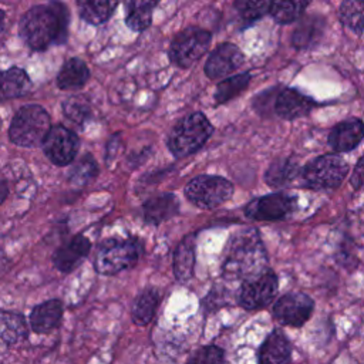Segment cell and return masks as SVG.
Segmentation results:
<instances>
[{
  "instance_id": "1",
  "label": "cell",
  "mask_w": 364,
  "mask_h": 364,
  "mask_svg": "<svg viewBox=\"0 0 364 364\" xmlns=\"http://www.w3.org/2000/svg\"><path fill=\"white\" fill-rule=\"evenodd\" d=\"M267 256L257 230L246 229L232 236L225 247L222 274L228 280H247L267 270Z\"/></svg>"
},
{
  "instance_id": "2",
  "label": "cell",
  "mask_w": 364,
  "mask_h": 364,
  "mask_svg": "<svg viewBox=\"0 0 364 364\" xmlns=\"http://www.w3.org/2000/svg\"><path fill=\"white\" fill-rule=\"evenodd\" d=\"M67 28L68 13L60 1L30 9L20 23V34L33 50H44L51 44L64 43Z\"/></svg>"
},
{
  "instance_id": "3",
  "label": "cell",
  "mask_w": 364,
  "mask_h": 364,
  "mask_svg": "<svg viewBox=\"0 0 364 364\" xmlns=\"http://www.w3.org/2000/svg\"><path fill=\"white\" fill-rule=\"evenodd\" d=\"M213 132V127L202 112L183 117L168 135V148L175 158H185L200 149Z\"/></svg>"
},
{
  "instance_id": "4",
  "label": "cell",
  "mask_w": 364,
  "mask_h": 364,
  "mask_svg": "<svg viewBox=\"0 0 364 364\" xmlns=\"http://www.w3.org/2000/svg\"><path fill=\"white\" fill-rule=\"evenodd\" d=\"M142 253V245L135 237H109L101 242L94 267L100 274L112 276L132 267Z\"/></svg>"
},
{
  "instance_id": "5",
  "label": "cell",
  "mask_w": 364,
  "mask_h": 364,
  "mask_svg": "<svg viewBox=\"0 0 364 364\" xmlns=\"http://www.w3.org/2000/svg\"><path fill=\"white\" fill-rule=\"evenodd\" d=\"M50 128V115L43 107L26 105L20 108L14 115L10 124L9 136L13 144L31 148L43 144Z\"/></svg>"
},
{
  "instance_id": "6",
  "label": "cell",
  "mask_w": 364,
  "mask_h": 364,
  "mask_svg": "<svg viewBox=\"0 0 364 364\" xmlns=\"http://www.w3.org/2000/svg\"><path fill=\"white\" fill-rule=\"evenodd\" d=\"M347 162L336 154H327L307 162L301 171L303 183L310 189H334L347 176Z\"/></svg>"
},
{
  "instance_id": "7",
  "label": "cell",
  "mask_w": 364,
  "mask_h": 364,
  "mask_svg": "<svg viewBox=\"0 0 364 364\" xmlns=\"http://www.w3.org/2000/svg\"><path fill=\"white\" fill-rule=\"evenodd\" d=\"M233 193V185L218 175H199L185 186L186 198L200 209H213Z\"/></svg>"
},
{
  "instance_id": "8",
  "label": "cell",
  "mask_w": 364,
  "mask_h": 364,
  "mask_svg": "<svg viewBox=\"0 0 364 364\" xmlns=\"http://www.w3.org/2000/svg\"><path fill=\"white\" fill-rule=\"evenodd\" d=\"M212 34L200 27H188L172 40L169 58L181 68L195 64L209 48Z\"/></svg>"
},
{
  "instance_id": "9",
  "label": "cell",
  "mask_w": 364,
  "mask_h": 364,
  "mask_svg": "<svg viewBox=\"0 0 364 364\" xmlns=\"http://www.w3.org/2000/svg\"><path fill=\"white\" fill-rule=\"evenodd\" d=\"M279 287L277 277L273 272L263 273L243 280L239 290V304L246 310H257L267 306L276 296Z\"/></svg>"
},
{
  "instance_id": "10",
  "label": "cell",
  "mask_w": 364,
  "mask_h": 364,
  "mask_svg": "<svg viewBox=\"0 0 364 364\" xmlns=\"http://www.w3.org/2000/svg\"><path fill=\"white\" fill-rule=\"evenodd\" d=\"M80 148L78 136L63 125L51 127L43 141L46 156L57 166L68 165L74 161Z\"/></svg>"
},
{
  "instance_id": "11",
  "label": "cell",
  "mask_w": 364,
  "mask_h": 364,
  "mask_svg": "<svg viewBox=\"0 0 364 364\" xmlns=\"http://www.w3.org/2000/svg\"><path fill=\"white\" fill-rule=\"evenodd\" d=\"M296 198L286 193H269L250 200L245 215L253 220H279L296 209Z\"/></svg>"
},
{
  "instance_id": "12",
  "label": "cell",
  "mask_w": 364,
  "mask_h": 364,
  "mask_svg": "<svg viewBox=\"0 0 364 364\" xmlns=\"http://www.w3.org/2000/svg\"><path fill=\"white\" fill-rule=\"evenodd\" d=\"M314 301L304 293L291 291L282 296L273 307L274 318L284 326L300 327L311 316Z\"/></svg>"
},
{
  "instance_id": "13",
  "label": "cell",
  "mask_w": 364,
  "mask_h": 364,
  "mask_svg": "<svg viewBox=\"0 0 364 364\" xmlns=\"http://www.w3.org/2000/svg\"><path fill=\"white\" fill-rule=\"evenodd\" d=\"M245 63V54L242 50L232 44H219L208 57L205 63V74L210 80H222L233 74Z\"/></svg>"
},
{
  "instance_id": "14",
  "label": "cell",
  "mask_w": 364,
  "mask_h": 364,
  "mask_svg": "<svg viewBox=\"0 0 364 364\" xmlns=\"http://www.w3.org/2000/svg\"><path fill=\"white\" fill-rule=\"evenodd\" d=\"M91 249L90 240L82 235H75L64 245L57 247L53 255L54 266L64 273L74 270L88 255Z\"/></svg>"
},
{
  "instance_id": "15",
  "label": "cell",
  "mask_w": 364,
  "mask_h": 364,
  "mask_svg": "<svg viewBox=\"0 0 364 364\" xmlns=\"http://www.w3.org/2000/svg\"><path fill=\"white\" fill-rule=\"evenodd\" d=\"M364 138V122L348 118L338 122L328 135V144L336 152L353 151Z\"/></svg>"
},
{
  "instance_id": "16",
  "label": "cell",
  "mask_w": 364,
  "mask_h": 364,
  "mask_svg": "<svg viewBox=\"0 0 364 364\" xmlns=\"http://www.w3.org/2000/svg\"><path fill=\"white\" fill-rule=\"evenodd\" d=\"M314 107V101L293 88L283 90L274 102L276 114L283 119H296L307 115Z\"/></svg>"
},
{
  "instance_id": "17",
  "label": "cell",
  "mask_w": 364,
  "mask_h": 364,
  "mask_svg": "<svg viewBox=\"0 0 364 364\" xmlns=\"http://www.w3.org/2000/svg\"><path fill=\"white\" fill-rule=\"evenodd\" d=\"M326 20L321 16L311 14L303 17L291 34V44L297 50H309L320 43L324 36Z\"/></svg>"
},
{
  "instance_id": "18",
  "label": "cell",
  "mask_w": 364,
  "mask_h": 364,
  "mask_svg": "<svg viewBox=\"0 0 364 364\" xmlns=\"http://www.w3.org/2000/svg\"><path fill=\"white\" fill-rule=\"evenodd\" d=\"M63 317V303L58 299L43 301L33 307L30 313V326L34 333L44 334L54 330Z\"/></svg>"
},
{
  "instance_id": "19",
  "label": "cell",
  "mask_w": 364,
  "mask_h": 364,
  "mask_svg": "<svg viewBox=\"0 0 364 364\" xmlns=\"http://www.w3.org/2000/svg\"><path fill=\"white\" fill-rule=\"evenodd\" d=\"M290 357L291 346L279 330L272 331L259 350V364H289Z\"/></svg>"
},
{
  "instance_id": "20",
  "label": "cell",
  "mask_w": 364,
  "mask_h": 364,
  "mask_svg": "<svg viewBox=\"0 0 364 364\" xmlns=\"http://www.w3.org/2000/svg\"><path fill=\"white\" fill-rule=\"evenodd\" d=\"M144 218L148 223L159 225L178 213L179 200L172 193H162L144 203Z\"/></svg>"
},
{
  "instance_id": "21",
  "label": "cell",
  "mask_w": 364,
  "mask_h": 364,
  "mask_svg": "<svg viewBox=\"0 0 364 364\" xmlns=\"http://www.w3.org/2000/svg\"><path fill=\"white\" fill-rule=\"evenodd\" d=\"M195 266V235L185 236L173 253V274L178 282L186 283L193 276Z\"/></svg>"
},
{
  "instance_id": "22",
  "label": "cell",
  "mask_w": 364,
  "mask_h": 364,
  "mask_svg": "<svg viewBox=\"0 0 364 364\" xmlns=\"http://www.w3.org/2000/svg\"><path fill=\"white\" fill-rule=\"evenodd\" d=\"M159 0H125V23L134 31H142L152 21V11Z\"/></svg>"
},
{
  "instance_id": "23",
  "label": "cell",
  "mask_w": 364,
  "mask_h": 364,
  "mask_svg": "<svg viewBox=\"0 0 364 364\" xmlns=\"http://www.w3.org/2000/svg\"><path fill=\"white\" fill-rule=\"evenodd\" d=\"M31 82L26 71L13 67L0 73V101L24 95Z\"/></svg>"
},
{
  "instance_id": "24",
  "label": "cell",
  "mask_w": 364,
  "mask_h": 364,
  "mask_svg": "<svg viewBox=\"0 0 364 364\" xmlns=\"http://www.w3.org/2000/svg\"><path fill=\"white\" fill-rule=\"evenodd\" d=\"M90 77V71L84 61L78 58L68 60L57 75V85L61 90L81 88Z\"/></svg>"
},
{
  "instance_id": "25",
  "label": "cell",
  "mask_w": 364,
  "mask_h": 364,
  "mask_svg": "<svg viewBox=\"0 0 364 364\" xmlns=\"http://www.w3.org/2000/svg\"><path fill=\"white\" fill-rule=\"evenodd\" d=\"M27 326L26 320L18 313L0 311V343L1 344H16L26 338Z\"/></svg>"
},
{
  "instance_id": "26",
  "label": "cell",
  "mask_w": 364,
  "mask_h": 364,
  "mask_svg": "<svg viewBox=\"0 0 364 364\" xmlns=\"http://www.w3.org/2000/svg\"><path fill=\"white\" fill-rule=\"evenodd\" d=\"M159 303V294L155 289L142 290L134 300L131 309L132 321L138 326H146L155 316Z\"/></svg>"
},
{
  "instance_id": "27",
  "label": "cell",
  "mask_w": 364,
  "mask_h": 364,
  "mask_svg": "<svg viewBox=\"0 0 364 364\" xmlns=\"http://www.w3.org/2000/svg\"><path fill=\"white\" fill-rule=\"evenodd\" d=\"M118 0H77L80 16L91 24L105 23L114 13Z\"/></svg>"
},
{
  "instance_id": "28",
  "label": "cell",
  "mask_w": 364,
  "mask_h": 364,
  "mask_svg": "<svg viewBox=\"0 0 364 364\" xmlns=\"http://www.w3.org/2000/svg\"><path fill=\"white\" fill-rule=\"evenodd\" d=\"M311 0H272L269 13L279 24H290L299 20Z\"/></svg>"
},
{
  "instance_id": "29",
  "label": "cell",
  "mask_w": 364,
  "mask_h": 364,
  "mask_svg": "<svg viewBox=\"0 0 364 364\" xmlns=\"http://www.w3.org/2000/svg\"><path fill=\"white\" fill-rule=\"evenodd\" d=\"M299 173V165L290 158H280L270 164L266 171V182L270 186H283L291 182Z\"/></svg>"
},
{
  "instance_id": "30",
  "label": "cell",
  "mask_w": 364,
  "mask_h": 364,
  "mask_svg": "<svg viewBox=\"0 0 364 364\" xmlns=\"http://www.w3.org/2000/svg\"><path fill=\"white\" fill-rule=\"evenodd\" d=\"M344 27L355 34L364 31V0H344L338 11Z\"/></svg>"
},
{
  "instance_id": "31",
  "label": "cell",
  "mask_w": 364,
  "mask_h": 364,
  "mask_svg": "<svg viewBox=\"0 0 364 364\" xmlns=\"http://www.w3.org/2000/svg\"><path fill=\"white\" fill-rule=\"evenodd\" d=\"M250 82V74L249 73H240L236 75H232L229 78L222 80L215 91V100L218 104H225L230 101L232 98L237 97L242 91L247 88Z\"/></svg>"
},
{
  "instance_id": "32",
  "label": "cell",
  "mask_w": 364,
  "mask_h": 364,
  "mask_svg": "<svg viewBox=\"0 0 364 364\" xmlns=\"http://www.w3.org/2000/svg\"><path fill=\"white\" fill-rule=\"evenodd\" d=\"M97 162L91 155H84L70 173V182L74 185H87L97 176Z\"/></svg>"
},
{
  "instance_id": "33",
  "label": "cell",
  "mask_w": 364,
  "mask_h": 364,
  "mask_svg": "<svg viewBox=\"0 0 364 364\" xmlns=\"http://www.w3.org/2000/svg\"><path fill=\"white\" fill-rule=\"evenodd\" d=\"M272 0H236L235 9L245 21H255L269 11Z\"/></svg>"
},
{
  "instance_id": "34",
  "label": "cell",
  "mask_w": 364,
  "mask_h": 364,
  "mask_svg": "<svg viewBox=\"0 0 364 364\" xmlns=\"http://www.w3.org/2000/svg\"><path fill=\"white\" fill-rule=\"evenodd\" d=\"M64 114L65 117L77 125H84L87 118L90 117V105L84 97L75 95L64 102Z\"/></svg>"
},
{
  "instance_id": "35",
  "label": "cell",
  "mask_w": 364,
  "mask_h": 364,
  "mask_svg": "<svg viewBox=\"0 0 364 364\" xmlns=\"http://www.w3.org/2000/svg\"><path fill=\"white\" fill-rule=\"evenodd\" d=\"M225 354L218 346H205L196 350L186 364H223Z\"/></svg>"
},
{
  "instance_id": "36",
  "label": "cell",
  "mask_w": 364,
  "mask_h": 364,
  "mask_svg": "<svg viewBox=\"0 0 364 364\" xmlns=\"http://www.w3.org/2000/svg\"><path fill=\"white\" fill-rule=\"evenodd\" d=\"M350 182H351L354 189L364 188V155L358 159V162H357V165H355V168L353 171Z\"/></svg>"
},
{
  "instance_id": "37",
  "label": "cell",
  "mask_w": 364,
  "mask_h": 364,
  "mask_svg": "<svg viewBox=\"0 0 364 364\" xmlns=\"http://www.w3.org/2000/svg\"><path fill=\"white\" fill-rule=\"evenodd\" d=\"M7 193H9V188H7V183L0 181V205L4 202V199L7 198Z\"/></svg>"
},
{
  "instance_id": "38",
  "label": "cell",
  "mask_w": 364,
  "mask_h": 364,
  "mask_svg": "<svg viewBox=\"0 0 364 364\" xmlns=\"http://www.w3.org/2000/svg\"><path fill=\"white\" fill-rule=\"evenodd\" d=\"M3 24H4V11L0 10V31L3 30Z\"/></svg>"
},
{
  "instance_id": "39",
  "label": "cell",
  "mask_w": 364,
  "mask_h": 364,
  "mask_svg": "<svg viewBox=\"0 0 364 364\" xmlns=\"http://www.w3.org/2000/svg\"><path fill=\"white\" fill-rule=\"evenodd\" d=\"M0 125H1V121H0Z\"/></svg>"
}]
</instances>
